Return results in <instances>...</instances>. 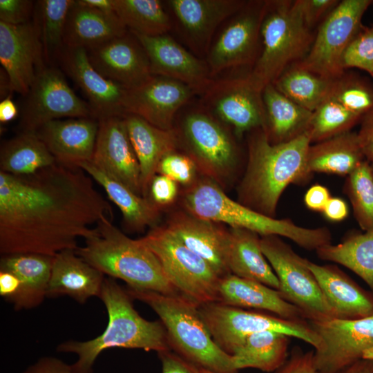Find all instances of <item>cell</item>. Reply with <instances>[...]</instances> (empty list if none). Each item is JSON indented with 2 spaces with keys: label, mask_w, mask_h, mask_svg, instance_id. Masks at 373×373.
<instances>
[{
  "label": "cell",
  "mask_w": 373,
  "mask_h": 373,
  "mask_svg": "<svg viewBox=\"0 0 373 373\" xmlns=\"http://www.w3.org/2000/svg\"><path fill=\"white\" fill-rule=\"evenodd\" d=\"M229 229L226 259L230 273L278 290V279L263 254L259 235L242 228Z\"/></svg>",
  "instance_id": "cell-31"
},
{
  "label": "cell",
  "mask_w": 373,
  "mask_h": 373,
  "mask_svg": "<svg viewBox=\"0 0 373 373\" xmlns=\"http://www.w3.org/2000/svg\"><path fill=\"white\" fill-rule=\"evenodd\" d=\"M362 359L373 361V347L365 350L362 354Z\"/></svg>",
  "instance_id": "cell-62"
},
{
  "label": "cell",
  "mask_w": 373,
  "mask_h": 373,
  "mask_svg": "<svg viewBox=\"0 0 373 373\" xmlns=\"http://www.w3.org/2000/svg\"><path fill=\"white\" fill-rule=\"evenodd\" d=\"M331 198L330 192L326 186L316 184L305 193L304 202L309 209L322 212Z\"/></svg>",
  "instance_id": "cell-53"
},
{
  "label": "cell",
  "mask_w": 373,
  "mask_h": 373,
  "mask_svg": "<svg viewBox=\"0 0 373 373\" xmlns=\"http://www.w3.org/2000/svg\"><path fill=\"white\" fill-rule=\"evenodd\" d=\"M337 373H373V361L361 359Z\"/></svg>",
  "instance_id": "cell-58"
},
{
  "label": "cell",
  "mask_w": 373,
  "mask_h": 373,
  "mask_svg": "<svg viewBox=\"0 0 373 373\" xmlns=\"http://www.w3.org/2000/svg\"><path fill=\"white\" fill-rule=\"evenodd\" d=\"M99 130V120L93 117L55 119L35 133L45 144L56 162L79 167L92 160Z\"/></svg>",
  "instance_id": "cell-24"
},
{
  "label": "cell",
  "mask_w": 373,
  "mask_h": 373,
  "mask_svg": "<svg viewBox=\"0 0 373 373\" xmlns=\"http://www.w3.org/2000/svg\"><path fill=\"white\" fill-rule=\"evenodd\" d=\"M140 240L156 256L168 279L181 295L198 306L218 302L221 278L166 226L152 227Z\"/></svg>",
  "instance_id": "cell-9"
},
{
  "label": "cell",
  "mask_w": 373,
  "mask_h": 373,
  "mask_svg": "<svg viewBox=\"0 0 373 373\" xmlns=\"http://www.w3.org/2000/svg\"><path fill=\"white\" fill-rule=\"evenodd\" d=\"M365 160L357 133L348 131L311 144L307 155L309 171L348 175Z\"/></svg>",
  "instance_id": "cell-35"
},
{
  "label": "cell",
  "mask_w": 373,
  "mask_h": 373,
  "mask_svg": "<svg viewBox=\"0 0 373 373\" xmlns=\"http://www.w3.org/2000/svg\"><path fill=\"white\" fill-rule=\"evenodd\" d=\"M262 97L265 111L262 129L270 143L287 142L307 131L312 112L285 96L273 84L262 90Z\"/></svg>",
  "instance_id": "cell-34"
},
{
  "label": "cell",
  "mask_w": 373,
  "mask_h": 373,
  "mask_svg": "<svg viewBox=\"0 0 373 373\" xmlns=\"http://www.w3.org/2000/svg\"><path fill=\"white\" fill-rule=\"evenodd\" d=\"M1 98L5 99L7 97L11 96L12 92L10 79L7 73L3 68H1Z\"/></svg>",
  "instance_id": "cell-60"
},
{
  "label": "cell",
  "mask_w": 373,
  "mask_h": 373,
  "mask_svg": "<svg viewBox=\"0 0 373 373\" xmlns=\"http://www.w3.org/2000/svg\"><path fill=\"white\" fill-rule=\"evenodd\" d=\"M242 0H169L180 32L193 50L207 53L214 32L246 3Z\"/></svg>",
  "instance_id": "cell-23"
},
{
  "label": "cell",
  "mask_w": 373,
  "mask_h": 373,
  "mask_svg": "<svg viewBox=\"0 0 373 373\" xmlns=\"http://www.w3.org/2000/svg\"><path fill=\"white\" fill-rule=\"evenodd\" d=\"M104 274L79 257L73 249L53 256L47 297L68 296L81 304L99 297Z\"/></svg>",
  "instance_id": "cell-27"
},
{
  "label": "cell",
  "mask_w": 373,
  "mask_h": 373,
  "mask_svg": "<svg viewBox=\"0 0 373 373\" xmlns=\"http://www.w3.org/2000/svg\"><path fill=\"white\" fill-rule=\"evenodd\" d=\"M202 95L206 106L238 137L264 128L262 92L254 87L247 76L213 80Z\"/></svg>",
  "instance_id": "cell-16"
},
{
  "label": "cell",
  "mask_w": 373,
  "mask_h": 373,
  "mask_svg": "<svg viewBox=\"0 0 373 373\" xmlns=\"http://www.w3.org/2000/svg\"><path fill=\"white\" fill-rule=\"evenodd\" d=\"M157 354L162 373H202L200 367L171 350Z\"/></svg>",
  "instance_id": "cell-50"
},
{
  "label": "cell",
  "mask_w": 373,
  "mask_h": 373,
  "mask_svg": "<svg viewBox=\"0 0 373 373\" xmlns=\"http://www.w3.org/2000/svg\"><path fill=\"white\" fill-rule=\"evenodd\" d=\"M372 0H343L318 26L307 55L296 66L334 80L345 70L343 54L362 28V18Z\"/></svg>",
  "instance_id": "cell-10"
},
{
  "label": "cell",
  "mask_w": 373,
  "mask_h": 373,
  "mask_svg": "<svg viewBox=\"0 0 373 373\" xmlns=\"http://www.w3.org/2000/svg\"><path fill=\"white\" fill-rule=\"evenodd\" d=\"M262 251L279 281L278 291L284 299L297 307L306 320L334 317L306 258L296 254L280 237L260 238Z\"/></svg>",
  "instance_id": "cell-11"
},
{
  "label": "cell",
  "mask_w": 373,
  "mask_h": 373,
  "mask_svg": "<svg viewBox=\"0 0 373 373\" xmlns=\"http://www.w3.org/2000/svg\"><path fill=\"white\" fill-rule=\"evenodd\" d=\"M361 118L328 96L312 112L307 132L311 143H318L350 131Z\"/></svg>",
  "instance_id": "cell-42"
},
{
  "label": "cell",
  "mask_w": 373,
  "mask_h": 373,
  "mask_svg": "<svg viewBox=\"0 0 373 373\" xmlns=\"http://www.w3.org/2000/svg\"><path fill=\"white\" fill-rule=\"evenodd\" d=\"M21 373H81L73 365L53 356L42 357Z\"/></svg>",
  "instance_id": "cell-52"
},
{
  "label": "cell",
  "mask_w": 373,
  "mask_h": 373,
  "mask_svg": "<svg viewBox=\"0 0 373 373\" xmlns=\"http://www.w3.org/2000/svg\"><path fill=\"white\" fill-rule=\"evenodd\" d=\"M166 227L183 245L206 260L220 278L231 274L226 259L229 229L186 211L174 213Z\"/></svg>",
  "instance_id": "cell-25"
},
{
  "label": "cell",
  "mask_w": 373,
  "mask_h": 373,
  "mask_svg": "<svg viewBox=\"0 0 373 373\" xmlns=\"http://www.w3.org/2000/svg\"><path fill=\"white\" fill-rule=\"evenodd\" d=\"M90 162L142 196L140 165L123 117H110L99 120V130Z\"/></svg>",
  "instance_id": "cell-21"
},
{
  "label": "cell",
  "mask_w": 373,
  "mask_h": 373,
  "mask_svg": "<svg viewBox=\"0 0 373 373\" xmlns=\"http://www.w3.org/2000/svg\"><path fill=\"white\" fill-rule=\"evenodd\" d=\"M151 202L158 207L171 204L178 195V183L167 176L156 174L149 189Z\"/></svg>",
  "instance_id": "cell-49"
},
{
  "label": "cell",
  "mask_w": 373,
  "mask_h": 373,
  "mask_svg": "<svg viewBox=\"0 0 373 373\" xmlns=\"http://www.w3.org/2000/svg\"><path fill=\"white\" fill-rule=\"evenodd\" d=\"M86 51L102 76L126 89L137 87L153 75L145 50L130 31Z\"/></svg>",
  "instance_id": "cell-20"
},
{
  "label": "cell",
  "mask_w": 373,
  "mask_h": 373,
  "mask_svg": "<svg viewBox=\"0 0 373 373\" xmlns=\"http://www.w3.org/2000/svg\"><path fill=\"white\" fill-rule=\"evenodd\" d=\"M59 62L86 97L95 119L126 115L128 89L102 76L90 64L85 48H65Z\"/></svg>",
  "instance_id": "cell-19"
},
{
  "label": "cell",
  "mask_w": 373,
  "mask_h": 373,
  "mask_svg": "<svg viewBox=\"0 0 373 373\" xmlns=\"http://www.w3.org/2000/svg\"><path fill=\"white\" fill-rule=\"evenodd\" d=\"M360 122L357 135L363 149L373 140V107L361 117Z\"/></svg>",
  "instance_id": "cell-56"
},
{
  "label": "cell",
  "mask_w": 373,
  "mask_h": 373,
  "mask_svg": "<svg viewBox=\"0 0 373 373\" xmlns=\"http://www.w3.org/2000/svg\"><path fill=\"white\" fill-rule=\"evenodd\" d=\"M182 202L186 211L195 217L247 229L261 237H285L307 250L316 251L332 241L327 228L303 227L289 219L263 215L231 199L218 184L208 178L191 184L184 193Z\"/></svg>",
  "instance_id": "cell-5"
},
{
  "label": "cell",
  "mask_w": 373,
  "mask_h": 373,
  "mask_svg": "<svg viewBox=\"0 0 373 373\" xmlns=\"http://www.w3.org/2000/svg\"><path fill=\"white\" fill-rule=\"evenodd\" d=\"M104 303L108 324L102 334L86 341H68L58 345L59 352L74 353L73 364L81 373H92L98 356L110 348L141 349L157 353L171 350L161 321H150L135 309L132 297L113 278H105L99 297Z\"/></svg>",
  "instance_id": "cell-3"
},
{
  "label": "cell",
  "mask_w": 373,
  "mask_h": 373,
  "mask_svg": "<svg viewBox=\"0 0 373 373\" xmlns=\"http://www.w3.org/2000/svg\"><path fill=\"white\" fill-rule=\"evenodd\" d=\"M181 136L189 155L208 178L222 184L238 162L236 145L229 133L210 114L196 110L183 119Z\"/></svg>",
  "instance_id": "cell-13"
},
{
  "label": "cell",
  "mask_w": 373,
  "mask_h": 373,
  "mask_svg": "<svg viewBox=\"0 0 373 373\" xmlns=\"http://www.w3.org/2000/svg\"><path fill=\"white\" fill-rule=\"evenodd\" d=\"M123 117L140 165L142 194L148 198L157 166L166 154L175 151L178 135L174 129H161L134 114L126 113Z\"/></svg>",
  "instance_id": "cell-29"
},
{
  "label": "cell",
  "mask_w": 373,
  "mask_h": 373,
  "mask_svg": "<svg viewBox=\"0 0 373 373\" xmlns=\"http://www.w3.org/2000/svg\"><path fill=\"white\" fill-rule=\"evenodd\" d=\"M279 373H318L314 365V352L304 353L296 348Z\"/></svg>",
  "instance_id": "cell-51"
},
{
  "label": "cell",
  "mask_w": 373,
  "mask_h": 373,
  "mask_svg": "<svg viewBox=\"0 0 373 373\" xmlns=\"http://www.w3.org/2000/svg\"><path fill=\"white\" fill-rule=\"evenodd\" d=\"M0 62L12 92L26 96L37 73L46 66L33 19L21 25L0 21Z\"/></svg>",
  "instance_id": "cell-17"
},
{
  "label": "cell",
  "mask_w": 373,
  "mask_h": 373,
  "mask_svg": "<svg viewBox=\"0 0 373 373\" xmlns=\"http://www.w3.org/2000/svg\"><path fill=\"white\" fill-rule=\"evenodd\" d=\"M325 218L332 222H341L348 216L349 209L346 202L338 197H332L323 211Z\"/></svg>",
  "instance_id": "cell-55"
},
{
  "label": "cell",
  "mask_w": 373,
  "mask_h": 373,
  "mask_svg": "<svg viewBox=\"0 0 373 373\" xmlns=\"http://www.w3.org/2000/svg\"><path fill=\"white\" fill-rule=\"evenodd\" d=\"M314 35L294 1H266L260 28L261 48L247 75L260 92L308 53Z\"/></svg>",
  "instance_id": "cell-7"
},
{
  "label": "cell",
  "mask_w": 373,
  "mask_h": 373,
  "mask_svg": "<svg viewBox=\"0 0 373 373\" xmlns=\"http://www.w3.org/2000/svg\"><path fill=\"white\" fill-rule=\"evenodd\" d=\"M345 70L356 68L367 73L373 78V24L363 26L346 48L342 59Z\"/></svg>",
  "instance_id": "cell-45"
},
{
  "label": "cell",
  "mask_w": 373,
  "mask_h": 373,
  "mask_svg": "<svg viewBox=\"0 0 373 373\" xmlns=\"http://www.w3.org/2000/svg\"><path fill=\"white\" fill-rule=\"evenodd\" d=\"M338 0H296L295 4L306 25L312 30L336 7ZM318 25V26H319Z\"/></svg>",
  "instance_id": "cell-48"
},
{
  "label": "cell",
  "mask_w": 373,
  "mask_h": 373,
  "mask_svg": "<svg viewBox=\"0 0 373 373\" xmlns=\"http://www.w3.org/2000/svg\"><path fill=\"white\" fill-rule=\"evenodd\" d=\"M248 141V161L238 187L239 202L274 218L279 199L291 184H300L312 174L307 155L312 144L307 132L285 143L269 142L262 128Z\"/></svg>",
  "instance_id": "cell-2"
},
{
  "label": "cell",
  "mask_w": 373,
  "mask_h": 373,
  "mask_svg": "<svg viewBox=\"0 0 373 373\" xmlns=\"http://www.w3.org/2000/svg\"><path fill=\"white\" fill-rule=\"evenodd\" d=\"M79 167L104 189L108 198L119 209L126 229L138 232L155 226L160 209L149 198L137 195L91 162H84Z\"/></svg>",
  "instance_id": "cell-32"
},
{
  "label": "cell",
  "mask_w": 373,
  "mask_h": 373,
  "mask_svg": "<svg viewBox=\"0 0 373 373\" xmlns=\"http://www.w3.org/2000/svg\"><path fill=\"white\" fill-rule=\"evenodd\" d=\"M74 0L35 2L33 20L37 26L46 65L54 66L65 49L64 41L68 12Z\"/></svg>",
  "instance_id": "cell-38"
},
{
  "label": "cell",
  "mask_w": 373,
  "mask_h": 373,
  "mask_svg": "<svg viewBox=\"0 0 373 373\" xmlns=\"http://www.w3.org/2000/svg\"><path fill=\"white\" fill-rule=\"evenodd\" d=\"M325 261L342 265L361 278L373 293V229L347 237L337 244L316 251Z\"/></svg>",
  "instance_id": "cell-39"
},
{
  "label": "cell",
  "mask_w": 373,
  "mask_h": 373,
  "mask_svg": "<svg viewBox=\"0 0 373 373\" xmlns=\"http://www.w3.org/2000/svg\"><path fill=\"white\" fill-rule=\"evenodd\" d=\"M334 317L364 318L373 314V294L354 283L334 265H321L307 260Z\"/></svg>",
  "instance_id": "cell-26"
},
{
  "label": "cell",
  "mask_w": 373,
  "mask_h": 373,
  "mask_svg": "<svg viewBox=\"0 0 373 373\" xmlns=\"http://www.w3.org/2000/svg\"><path fill=\"white\" fill-rule=\"evenodd\" d=\"M19 114L18 108L11 96L7 97L0 102V122L6 124L15 119Z\"/></svg>",
  "instance_id": "cell-57"
},
{
  "label": "cell",
  "mask_w": 373,
  "mask_h": 373,
  "mask_svg": "<svg viewBox=\"0 0 373 373\" xmlns=\"http://www.w3.org/2000/svg\"><path fill=\"white\" fill-rule=\"evenodd\" d=\"M363 151L365 160L373 163V140L363 149Z\"/></svg>",
  "instance_id": "cell-61"
},
{
  "label": "cell",
  "mask_w": 373,
  "mask_h": 373,
  "mask_svg": "<svg viewBox=\"0 0 373 373\" xmlns=\"http://www.w3.org/2000/svg\"><path fill=\"white\" fill-rule=\"evenodd\" d=\"M371 167H372V173H373V163H371Z\"/></svg>",
  "instance_id": "cell-64"
},
{
  "label": "cell",
  "mask_w": 373,
  "mask_h": 373,
  "mask_svg": "<svg viewBox=\"0 0 373 373\" xmlns=\"http://www.w3.org/2000/svg\"><path fill=\"white\" fill-rule=\"evenodd\" d=\"M56 160L35 133H20L4 142L0 149V171L15 175L32 174Z\"/></svg>",
  "instance_id": "cell-36"
},
{
  "label": "cell",
  "mask_w": 373,
  "mask_h": 373,
  "mask_svg": "<svg viewBox=\"0 0 373 373\" xmlns=\"http://www.w3.org/2000/svg\"><path fill=\"white\" fill-rule=\"evenodd\" d=\"M84 240L76 254L104 275L122 280L131 289L180 294L153 251L140 239L125 235L111 218L101 219Z\"/></svg>",
  "instance_id": "cell-4"
},
{
  "label": "cell",
  "mask_w": 373,
  "mask_h": 373,
  "mask_svg": "<svg viewBox=\"0 0 373 373\" xmlns=\"http://www.w3.org/2000/svg\"><path fill=\"white\" fill-rule=\"evenodd\" d=\"M195 93L182 82L152 75L137 87L127 90L124 110L126 114L136 115L157 128L171 130L175 114Z\"/></svg>",
  "instance_id": "cell-18"
},
{
  "label": "cell",
  "mask_w": 373,
  "mask_h": 373,
  "mask_svg": "<svg viewBox=\"0 0 373 373\" xmlns=\"http://www.w3.org/2000/svg\"><path fill=\"white\" fill-rule=\"evenodd\" d=\"M86 6L107 13H115L113 0H79Z\"/></svg>",
  "instance_id": "cell-59"
},
{
  "label": "cell",
  "mask_w": 373,
  "mask_h": 373,
  "mask_svg": "<svg viewBox=\"0 0 373 373\" xmlns=\"http://www.w3.org/2000/svg\"><path fill=\"white\" fill-rule=\"evenodd\" d=\"M35 3L30 0H0V21L21 25L32 20Z\"/></svg>",
  "instance_id": "cell-47"
},
{
  "label": "cell",
  "mask_w": 373,
  "mask_h": 373,
  "mask_svg": "<svg viewBox=\"0 0 373 373\" xmlns=\"http://www.w3.org/2000/svg\"><path fill=\"white\" fill-rule=\"evenodd\" d=\"M113 218L109 202L81 168L58 163L26 175L0 171V253L55 256L76 250L91 225Z\"/></svg>",
  "instance_id": "cell-1"
},
{
  "label": "cell",
  "mask_w": 373,
  "mask_h": 373,
  "mask_svg": "<svg viewBox=\"0 0 373 373\" xmlns=\"http://www.w3.org/2000/svg\"><path fill=\"white\" fill-rule=\"evenodd\" d=\"M133 35L146 52L153 75L182 82L197 93H203L213 81L207 64L167 34L152 37Z\"/></svg>",
  "instance_id": "cell-22"
},
{
  "label": "cell",
  "mask_w": 373,
  "mask_h": 373,
  "mask_svg": "<svg viewBox=\"0 0 373 373\" xmlns=\"http://www.w3.org/2000/svg\"><path fill=\"white\" fill-rule=\"evenodd\" d=\"M53 256L39 254L3 255L0 270L15 274L21 282L19 294L13 303L15 309H32L47 297Z\"/></svg>",
  "instance_id": "cell-33"
},
{
  "label": "cell",
  "mask_w": 373,
  "mask_h": 373,
  "mask_svg": "<svg viewBox=\"0 0 373 373\" xmlns=\"http://www.w3.org/2000/svg\"><path fill=\"white\" fill-rule=\"evenodd\" d=\"M26 97L19 121L21 132L35 133L55 119L95 118L89 104L75 93L55 66L46 65L37 73Z\"/></svg>",
  "instance_id": "cell-12"
},
{
  "label": "cell",
  "mask_w": 373,
  "mask_h": 373,
  "mask_svg": "<svg viewBox=\"0 0 373 373\" xmlns=\"http://www.w3.org/2000/svg\"><path fill=\"white\" fill-rule=\"evenodd\" d=\"M127 32L115 12H104L75 0L68 12L64 41L66 48L88 50Z\"/></svg>",
  "instance_id": "cell-30"
},
{
  "label": "cell",
  "mask_w": 373,
  "mask_h": 373,
  "mask_svg": "<svg viewBox=\"0 0 373 373\" xmlns=\"http://www.w3.org/2000/svg\"><path fill=\"white\" fill-rule=\"evenodd\" d=\"M345 191L351 202L359 227L373 229V173L371 164L363 160L347 175Z\"/></svg>",
  "instance_id": "cell-43"
},
{
  "label": "cell",
  "mask_w": 373,
  "mask_h": 373,
  "mask_svg": "<svg viewBox=\"0 0 373 373\" xmlns=\"http://www.w3.org/2000/svg\"><path fill=\"white\" fill-rule=\"evenodd\" d=\"M333 81L294 64L272 84L291 101L313 112L329 96Z\"/></svg>",
  "instance_id": "cell-41"
},
{
  "label": "cell",
  "mask_w": 373,
  "mask_h": 373,
  "mask_svg": "<svg viewBox=\"0 0 373 373\" xmlns=\"http://www.w3.org/2000/svg\"><path fill=\"white\" fill-rule=\"evenodd\" d=\"M21 289L19 278L10 271L0 270V294L9 302L13 303Z\"/></svg>",
  "instance_id": "cell-54"
},
{
  "label": "cell",
  "mask_w": 373,
  "mask_h": 373,
  "mask_svg": "<svg viewBox=\"0 0 373 373\" xmlns=\"http://www.w3.org/2000/svg\"><path fill=\"white\" fill-rule=\"evenodd\" d=\"M307 322L320 340L314 351L318 373H337L362 359L363 352L373 347V314L355 319L329 317Z\"/></svg>",
  "instance_id": "cell-14"
},
{
  "label": "cell",
  "mask_w": 373,
  "mask_h": 373,
  "mask_svg": "<svg viewBox=\"0 0 373 373\" xmlns=\"http://www.w3.org/2000/svg\"><path fill=\"white\" fill-rule=\"evenodd\" d=\"M266 1H249L231 17L207 52L211 76L255 63Z\"/></svg>",
  "instance_id": "cell-15"
},
{
  "label": "cell",
  "mask_w": 373,
  "mask_h": 373,
  "mask_svg": "<svg viewBox=\"0 0 373 373\" xmlns=\"http://www.w3.org/2000/svg\"><path fill=\"white\" fill-rule=\"evenodd\" d=\"M133 298L148 305L164 325L171 350L200 368L216 373H238L233 358L214 342L198 305L181 294L166 295L127 287Z\"/></svg>",
  "instance_id": "cell-6"
},
{
  "label": "cell",
  "mask_w": 373,
  "mask_h": 373,
  "mask_svg": "<svg viewBox=\"0 0 373 373\" xmlns=\"http://www.w3.org/2000/svg\"><path fill=\"white\" fill-rule=\"evenodd\" d=\"M201 372L202 373H216V372H212L206 369H203V368H201Z\"/></svg>",
  "instance_id": "cell-63"
},
{
  "label": "cell",
  "mask_w": 373,
  "mask_h": 373,
  "mask_svg": "<svg viewBox=\"0 0 373 373\" xmlns=\"http://www.w3.org/2000/svg\"><path fill=\"white\" fill-rule=\"evenodd\" d=\"M114 10L133 34L157 36L167 34L172 22L158 0H113Z\"/></svg>",
  "instance_id": "cell-40"
},
{
  "label": "cell",
  "mask_w": 373,
  "mask_h": 373,
  "mask_svg": "<svg viewBox=\"0 0 373 373\" xmlns=\"http://www.w3.org/2000/svg\"><path fill=\"white\" fill-rule=\"evenodd\" d=\"M198 310L214 342L230 355L238 352L250 335L267 330L300 339L314 349L320 343L307 321L287 320L218 302L200 305Z\"/></svg>",
  "instance_id": "cell-8"
},
{
  "label": "cell",
  "mask_w": 373,
  "mask_h": 373,
  "mask_svg": "<svg viewBox=\"0 0 373 373\" xmlns=\"http://www.w3.org/2000/svg\"><path fill=\"white\" fill-rule=\"evenodd\" d=\"M329 97L361 117L373 107V87L346 72L334 79Z\"/></svg>",
  "instance_id": "cell-44"
},
{
  "label": "cell",
  "mask_w": 373,
  "mask_h": 373,
  "mask_svg": "<svg viewBox=\"0 0 373 373\" xmlns=\"http://www.w3.org/2000/svg\"><path fill=\"white\" fill-rule=\"evenodd\" d=\"M198 167L189 156L175 151L166 154L160 162L157 174L163 175L177 183L191 185L194 182Z\"/></svg>",
  "instance_id": "cell-46"
},
{
  "label": "cell",
  "mask_w": 373,
  "mask_h": 373,
  "mask_svg": "<svg viewBox=\"0 0 373 373\" xmlns=\"http://www.w3.org/2000/svg\"><path fill=\"white\" fill-rule=\"evenodd\" d=\"M218 303L240 308L265 310L291 321H307L303 312L283 298L278 290L233 274L221 278Z\"/></svg>",
  "instance_id": "cell-28"
},
{
  "label": "cell",
  "mask_w": 373,
  "mask_h": 373,
  "mask_svg": "<svg viewBox=\"0 0 373 373\" xmlns=\"http://www.w3.org/2000/svg\"><path fill=\"white\" fill-rule=\"evenodd\" d=\"M289 336L274 331L250 335L233 356L237 370L252 367L271 372L287 362Z\"/></svg>",
  "instance_id": "cell-37"
}]
</instances>
